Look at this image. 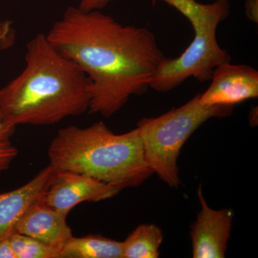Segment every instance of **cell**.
Segmentation results:
<instances>
[{"mask_svg": "<svg viewBox=\"0 0 258 258\" xmlns=\"http://www.w3.org/2000/svg\"><path fill=\"white\" fill-rule=\"evenodd\" d=\"M9 240L16 258H61L60 250L29 236L15 232Z\"/></svg>", "mask_w": 258, "mask_h": 258, "instance_id": "4fadbf2b", "label": "cell"}, {"mask_svg": "<svg viewBox=\"0 0 258 258\" xmlns=\"http://www.w3.org/2000/svg\"><path fill=\"white\" fill-rule=\"evenodd\" d=\"M112 0H79V8L84 11L101 10L111 3Z\"/></svg>", "mask_w": 258, "mask_h": 258, "instance_id": "2e32d148", "label": "cell"}, {"mask_svg": "<svg viewBox=\"0 0 258 258\" xmlns=\"http://www.w3.org/2000/svg\"><path fill=\"white\" fill-rule=\"evenodd\" d=\"M120 191L89 176L72 171L56 170L44 200L50 208L69 215L80 204L108 200Z\"/></svg>", "mask_w": 258, "mask_h": 258, "instance_id": "8992f818", "label": "cell"}, {"mask_svg": "<svg viewBox=\"0 0 258 258\" xmlns=\"http://www.w3.org/2000/svg\"><path fill=\"white\" fill-rule=\"evenodd\" d=\"M47 157L56 170L83 174L120 190L137 187L154 174L138 129L116 134L103 121L61 128L49 144Z\"/></svg>", "mask_w": 258, "mask_h": 258, "instance_id": "3957f363", "label": "cell"}, {"mask_svg": "<svg viewBox=\"0 0 258 258\" xmlns=\"http://www.w3.org/2000/svg\"><path fill=\"white\" fill-rule=\"evenodd\" d=\"M56 169L45 166L26 184L12 191L0 193V240L10 238L27 209L45 196Z\"/></svg>", "mask_w": 258, "mask_h": 258, "instance_id": "9c48e42d", "label": "cell"}, {"mask_svg": "<svg viewBox=\"0 0 258 258\" xmlns=\"http://www.w3.org/2000/svg\"><path fill=\"white\" fill-rule=\"evenodd\" d=\"M25 61L23 71L0 89V116L5 123L55 125L89 111V79L51 45L45 34L28 42Z\"/></svg>", "mask_w": 258, "mask_h": 258, "instance_id": "7a4b0ae2", "label": "cell"}, {"mask_svg": "<svg viewBox=\"0 0 258 258\" xmlns=\"http://www.w3.org/2000/svg\"><path fill=\"white\" fill-rule=\"evenodd\" d=\"M201 210L191 227L194 258H223L233 221L232 209L213 210L208 206L202 187L198 191Z\"/></svg>", "mask_w": 258, "mask_h": 258, "instance_id": "ba28073f", "label": "cell"}, {"mask_svg": "<svg viewBox=\"0 0 258 258\" xmlns=\"http://www.w3.org/2000/svg\"><path fill=\"white\" fill-rule=\"evenodd\" d=\"M199 96L160 116L142 118L137 124L148 166L170 187L179 186L177 160L186 141L207 120L233 112L234 106H204Z\"/></svg>", "mask_w": 258, "mask_h": 258, "instance_id": "5b68a950", "label": "cell"}, {"mask_svg": "<svg viewBox=\"0 0 258 258\" xmlns=\"http://www.w3.org/2000/svg\"><path fill=\"white\" fill-rule=\"evenodd\" d=\"M158 1L164 2L186 17L192 26L195 36L179 57H167L161 64L149 88L165 93L189 78L207 82L217 66L230 62V55L217 40V28L230 13L228 0H216L211 4H201L197 0H152V3Z\"/></svg>", "mask_w": 258, "mask_h": 258, "instance_id": "277c9868", "label": "cell"}, {"mask_svg": "<svg viewBox=\"0 0 258 258\" xmlns=\"http://www.w3.org/2000/svg\"><path fill=\"white\" fill-rule=\"evenodd\" d=\"M246 15L249 20L258 23V0H247L246 2Z\"/></svg>", "mask_w": 258, "mask_h": 258, "instance_id": "e0dca14e", "label": "cell"}, {"mask_svg": "<svg viewBox=\"0 0 258 258\" xmlns=\"http://www.w3.org/2000/svg\"><path fill=\"white\" fill-rule=\"evenodd\" d=\"M45 35L89 79L88 112L105 118L147 92L167 58L149 29L122 25L100 10L69 7Z\"/></svg>", "mask_w": 258, "mask_h": 258, "instance_id": "6da1fadb", "label": "cell"}, {"mask_svg": "<svg viewBox=\"0 0 258 258\" xmlns=\"http://www.w3.org/2000/svg\"><path fill=\"white\" fill-rule=\"evenodd\" d=\"M162 231L154 224L138 226L123 242L122 258H157L163 242Z\"/></svg>", "mask_w": 258, "mask_h": 258, "instance_id": "7c38bea8", "label": "cell"}, {"mask_svg": "<svg viewBox=\"0 0 258 258\" xmlns=\"http://www.w3.org/2000/svg\"><path fill=\"white\" fill-rule=\"evenodd\" d=\"M67 217L68 215L48 206L43 197L24 212L16 226V232L61 251L64 244L74 236L68 225Z\"/></svg>", "mask_w": 258, "mask_h": 258, "instance_id": "30bf717a", "label": "cell"}, {"mask_svg": "<svg viewBox=\"0 0 258 258\" xmlns=\"http://www.w3.org/2000/svg\"><path fill=\"white\" fill-rule=\"evenodd\" d=\"M61 258H122L123 242L100 235L73 236L60 251Z\"/></svg>", "mask_w": 258, "mask_h": 258, "instance_id": "8fae6325", "label": "cell"}, {"mask_svg": "<svg viewBox=\"0 0 258 258\" xmlns=\"http://www.w3.org/2000/svg\"><path fill=\"white\" fill-rule=\"evenodd\" d=\"M15 128L5 123L0 116V173L8 170L18 157V149L12 142Z\"/></svg>", "mask_w": 258, "mask_h": 258, "instance_id": "5bb4252c", "label": "cell"}, {"mask_svg": "<svg viewBox=\"0 0 258 258\" xmlns=\"http://www.w3.org/2000/svg\"><path fill=\"white\" fill-rule=\"evenodd\" d=\"M0 258H16L9 238L0 240Z\"/></svg>", "mask_w": 258, "mask_h": 258, "instance_id": "ac0fdd59", "label": "cell"}, {"mask_svg": "<svg viewBox=\"0 0 258 258\" xmlns=\"http://www.w3.org/2000/svg\"><path fill=\"white\" fill-rule=\"evenodd\" d=\"M210 80L211 85L199 96L204 106H235L258 97V71L247 64H220Z\"/></svg>", "mask_w": 258, "mask_h": 258, "instance_id": "52a82bcc", "label": "cell"}, {"mask_svg": "<svg viewBox=\"0 0 258 258\" xmlns=\"http://www.w3.org/2000/svg\"><path fill=\"white\" fill-rule=\"evenodd\" d=\"M16 32L10 20L0 21V52L10 48L14 45Z\"/></svg>", "mask_w": 258, "mask_h": 258, "instance_id": "9a60e30c", "label": "cell"}]
</instances>
